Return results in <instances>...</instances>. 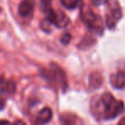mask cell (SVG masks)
<instances>
[{
  "mask_svg": "<svg viewBox=\"0 0 125 125\" xmlns=\"http://www.w3.org/2000/svg\"><path fill=\"white\" fill-rule=\"evenodd\" d=\"M103 107L102 117L105 120L114 119L124 111L123 101L116 100L112 94L104 93L99 98Z\"/></svg>",
  "mask_w": 125,
  "mask_h": 125,
  "instance_id": "6da1fadb",
  "label": "cell"
},
{
  "mask_svg": "<svg viewBox=\"0 0 125 125\" xmlns=\"http://www.w3.org/2000/svg\"><path fill=\"white\" fill-rule=\"evenodd\" d=\"M81 17L87 27L95 33H101L104 31L102 19L95 15L87 5H83L81 10Z\"/></svg>",
  "mask_w": 125,
  "mask_h": 125,
  "instance_id": "7a4b0ae2",
  "label": "cell"
},
{
  "mask_svg": "<svg viewBox=\"0 0 125 125\" xmlns=\"http://www.w3.org/2000/svg\"><path fill=\"white\" fill-rule=\"evenodd\" d=\"M42 75L52 83L59 86L62 90L67 88V80L63 70H61L57 64H52L49 70H44Z\"/></svg>",
  "mask_w": 125,
  "mask_h": 125,
  "instance_id": "3957f363",
  "label": "cell"
},
{
  "mask_svg": "<svg viewBox=\"0 0 125 125\" xmlns=\"http://www.w3.org/2000/svg\"><path fill=\"white\" fill-rule=\"evenodd\" d=\"M109 11L106 15V25L111 30L114 29L117 21L122 17V10L116 0H108Z\"/></svg>",
  "mask_w": 125,
  "mask_h": 125,
  "instance_id": "277c9868",
  "label": "cell"
},
{
  "mask_svg": "<svg viewBox=\"0 0 125 125\" xmlns=\"http://www.w3.org/2000/svg\"><path fill=\"white\" fill-rule=\"evenodd\" d=\"M52 118V111L51 108L45 107L36 115L33 121V125H45L48 123Z\"/></svg>",
  "mask_w": 125,
  "mask_h": 125,
  "instance_id": "5b68a950",
  "label": "cell"
},
{
  "mask_svg": "<svg viewBox=\"0 0 125 125\" xmlns=\"http://www.w3.org/2000/svg\"><path fill=\"white\" fill-rule=\"evenodd\" d=\"M34 8L33 0H22L18 7V13L21 17L28 18L32 16Z\"/></svg>",
  "mask_w": 125,
  "mask_h": 125,
  "instance_id": "8992f818",
  "label": "cell"
},
{
  "mask_svg": "<svg viewBox=\"0 0 125 125\" xmlns=\"http://www.w3.org/2000/svg\"><path fill=\"white\" fill-rule=\"evenodd\" d=\"M111 83L116 89L125 88V72L117 71L111 76Z\"/></svg>",
  "mask_w": 125,
  "mask_h": 125,
  "instance_id": "52a82bcc",
  "label": "cell"
},
{
  "mask_svg": "<svg viewBox=\"0 0 125 125\" xmlns=\"http://www.w3.org/2000/svg\"><path fill=\"white\" fill-rule=\"evenodd\" d=\"M70 21L69 17L62 11L56 12V18L54 21V25L58 28H64L69 26Z\"/></svg>",
  "mask_w": 125,
  "mask_h": 125,
  "instance_id": "ba28073f",
  "label": "cell"
},
{
  "mask_svg": "<svg viewBox=\"0 0 125 125\" xmlns=\"http://www.w3.org/2000/svg\"><path fill=\"white\" fill-rule=\"evenodd\" d=\"M103 82V79L99 72H94L89 76V87L92 89L99 88Z\"/></svg>",
  "mask_w": 125,
  "mask_h": 125,
  "instance_id": "9c48e42d",
  "label": "cell"
},
{
  "mask_svg": "<svg viewBox=\"0 0 125 125\" xmlns=\"http://www.w3.org/2000/svg\"><path fill=\"white\" fill-rule=\"evenodd\" d=\"M0 91L7 95L13 94L16 92V84L12 81H4L0 84Z\"/></svg>",
  "mask_w": 125,
  "mask_h": 125,
  "instance_id": "30bf717a",
  "label": "cell"
},
{
  "mask_svg": "<svg viewBox=\"0 0 125 125\" xmlns=\"http://www.w3.org/2000/svg\"><path fill=\"white\" fill-rule=\"evenodd\" d=\"M60 1L62 5L69 10L75 9L82 2V0H60Z\"/></svg>",
  "mask_w": 125,
  "mask_h": 125,
  "instance_id": "8fae6325",
  "label": "cell"
},
{
  "mask_svg": "<svg viewBox=\"0 0 125 125\" xmlns=\"http://www.w3.org/2000/svg\"><path fill=\"white\" fill-rule=\"evenodd\" d=\"M40 6L41 10L45 14H47L49 11L52 10V0H40Z\"/></svg>",
  "mask_w": 125,
  "mask_h": 125,
  "instance_id": "7c38bea8",
  "label": "cell"
},
{
  "mask_svg": "<svg viewBox=\"0 0 125 125\" xmlns=\"http://www.w3.org/2000/svg\"><path fill=\"white\" fill-rule=\"evenodd\" d=\"M94 42H95V41H94V40H92V38H86L80 43L79 47H80V48H82V49L87 48V47H89L91 45H93Z\"/></svg>",
  "mask_w": 125,
  "mask_h": 125,
  "instance_id": "4fadbf2b",
  "label": "cell"
},
{
  "mask_svg": "<svg viewBox=\"0 0 125 125\" xmlns=\"http://www.w3.org/2000/svg\"><path fill=\"white\" fill-rule=\"evenodd\" d=\"M51 25H52V24L45 18V19H44L43 21H41V23H40V28H41V29L43 30V31L46 32V33H49V32H51Z\"/></svg>",
  "mask_w": 125,
  "mask_h": 125,
  "instance_id": "5bb4252c",
  "label": "cell"
},
{
  "mask_svg": "<svg viewBox=\"0 0 125 125\" xmlns=\"http://www.w3.org/2000/svg\"><path fill=\"white\" fill-rule=\"evenodd\" d=\"M70 40H71V35H70V33H65V34L62 37V39H61V42L64 45H67L68 44H70Z\"/></svg>",
  "mask_w": 125,
  "mask_h": 125,
  "instance_id": "9a60e30c",
  "label": "cell"
},
{
  "mask_svg": "<svg viewBox=\"0 0 125 125\" xmlns=\"http://www.w3.org/2000/svg\"><path fill=\"white\" fill-rule=\"evenodd\" d=\"M92 2L95 6H100L107 4L108 0H92Z\"/></svg>",
  "mask_w": 125,
  "mask_h": 125,
  "instance_id": "2e32d148",
  "label": "cell"
},
{
  "mask_svg": "<svg viewBox=\"0 0 125 125\" xmlns=\"http://www.w3.org/2000/svg\"><path fill=\"white\" fill-rule=\"evenodd\" d=\"M5 107V100L4 99H0V111H2Z\"/></svg>",
  "mask_w": 125,
  "mask_h": 125,
  "instance_id": "e0dca14e",
  "label": "cell"
},
{
  "mask_svg": "<svg viewBox=\"0 0 125 125\" xmlns=\"http://www.w3.org/2000/svg\"><path fill=\"white\" fill-rule=\"evenodd\" d=\"M0 125H12L7 120H0Z\"/></svg>",
  "mask_w": 125,
  "mask_h": 125,
  "instance_id": "ac0fdd59",
  "label": "cell"
},
{
  "mask_svg": "<svg viewBox=\"0 0 125 125\" xmlns=\"http://www.w3.org/2000/svg\"><path fill=\"white\" fill-rule=\"evenodd\" d=\"M12 125H26V123L23 121H21V120H17V121L15 122L14 124H12Z\"/></svg>",
  "mask_w": 125,
  "mask_h": 125,
  "instance_id": "d6986e66",
  "label": "cell"
},
{
  "mask_svg": "<svg viewBox=\"0 0 125 125\" xmlns=\"http://www.w3.org/2000/svg\"><path fill=\"white\" fill-rule=\"evenodd\" d=\"M117 125H125V117H123L119 122H118Z\"/></svg>",
  "mask_w": 125,
  "mask_h": 125,
  "instance_id": "ffe728a7",
  "label": "cell"
},
{
  "mask_svg": "<svg viewBox=\"0 0 125 125\" xmlns=\"http://www.w3.org/2000/svg\"><path fill=\"white\" fill-rule=\"evenodd\" d=\"M3 82H4V77H3V75L0 74V84L2 83Z\"/></svg>",
  "mask_w": 125,
  "mask_h": 125,
  "instance_id": "44dd1931",
  "label": "cell"
},
{
  "mask_svg": "<svg viewBox=\"0 0 125 125\" xmlns=\"http://www.w3.org/2000/svg\"><path fill=\"white\" fill-rule=\"evenodd\" d=\"M0 12H1V8H0Z\"/></svg>",
  "mask_w": 125,
  "mask_h": 125,
  "instance_id": "7402d4cb",
  "label": "cell"
}]
</instances>
